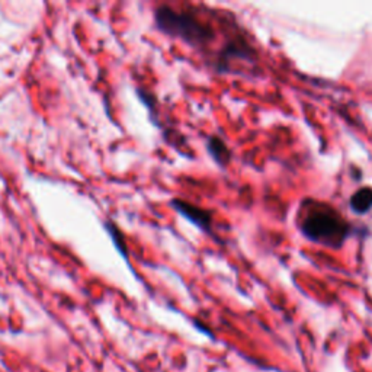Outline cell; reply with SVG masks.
<instances>
[{
  "label": "cell",
  "instance_id": "6da1fadb",
  "mask_svg": "<svg viewBox=\"0 0 372 372\" xmlns=\"http://www.w3.org/2000/svg\"><path fill=\"white\" fill-rule=\"evenodd\" d=\"M297 225L309 242L333 250L342 249L355 231L333 205L314 198L301 201Z\"/></svg>",
  "mask_w": 372,
  "mask_h": 372
},
{
  "label": "cell",
  "instance_id": "52a82bcc",
  "mask_svg": "<svg viewBox=\"0 0 372 372\" xmlns=\"http://www.w3.org/2000/svg\"><path fill=\"white\" fill-rule=\"evenodd\" d=\"M104 228L108 231V236L111 237L115 249L120 252V254L123 258L127 261V264L130 265V252H128V244H127V239L124 236V232L121 231V228L116 225V223H113L112 220H106L104 223Z\"/></svg>",
  "mask_w": 372,
  "mask_h": 372
},
{
  "label": "cell",
  "instance_id": "8992f818",
  "mask_svg": "<svg viewBox=\"0 0 372 372\" xmlns=\"http://www.w3.org/2000/svg\"><path fill=\"white\" fill-rule=\"evenodd\" d=\"M349 208L356 216H365L372 209V188L362 186L349 198Z\"/></svg>",
  "mask_w": 372,
  "mask_h": 372
},
{
  "label": "cell",
  "instance_id": "7a4b0ae2",
  "mask_svg": "<svg viewBox=\"0 0 372 372\" xmlns=\"http://www.w3.org/2000/svg\"><path fill=\"white\" fill-rule=\"evenodd\" d=\"M156 28L170 38L179 39L191 49L204 51L216 39V31L209 23L201 20L195 12L176 11L169 5L154 9Z\"/></svg>",
  "mask_w": 372,
  "mask_h": 372
},
{
  "label": "cell",
  "instance_id": "3957f363",
  "mask_svg": "<svg viewBox=\"0 0 372 372\" xmlns=\"http://www.w3.org/2000/svg\"><path fill=\"white\" fill-rule=\"evenodd\" d=\"M237 60L250 64L258 61V51H256L254 46L247 41L244 35H235L223 45V49L217 53V58L214 61L216 72L230 73L232 63Z\"/></svg>",
  "mask_w": 372,
  "mask_h": 372
},
{
  "label": "cell",
  "instance_id": "5b68a950",
  "mask_svg": "<svg viewBox=\"0 0 372 372\" xmlns=\"http://www.w3.org/2000/svg\"><path fill=\"white\" fill-rule=\"evenodd\" d=\"M205 147H206V153L209 154V157L213 159V161L220 169L228 168V165L232 160V151L221 137L216 134L206 137Z\"/></svg>",
  "mask_w": 372,
  "mask_h": 372
},
{
  "label": "cell",
  "instance_id": "277c9868",
  "mask_svg": "<svg viewBox=\"0 0 372 372\" xmlns=\"http://www.w3.org/2000/svg\"><path fill=\"white\" fill-rule=\"evenodd\" d=\"M169 205L180 217L194 224L201 231L208 232V235H211L213 232V211L180 198H173L169 202Z\"/></svg>",
  "mask_w": 372,
  "mask_h": 372
},
{
  "label": "cell",
  "instance_id": "ba28073f",
  "mask_svg": "<svg viewBox=\"0 0 372 372\" xmlns=\"http://www.w3.org/2000/svg\"><path fill=\"white\" fill-rule=\"evenodd\" d=\"M137 97L138 99L144 104V106L149 109L150 112V118L153 120V123L156 121V111H157V99L153 95L151 92L146 90V89H137Z\"/></svg>",
  "mask_w": 372,
  "mask_h": 372
}]
</instances>
